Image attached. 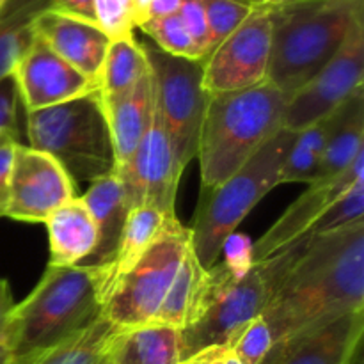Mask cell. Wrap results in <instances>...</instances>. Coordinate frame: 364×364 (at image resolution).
I'll return each instance as SVG.
<instances>
[{
    "mask_svg": "<svg viewBox=\"0 0 364 364\" xmlns=\"http://www.w3.org/2000/svg\"><path fill=\"white\" fill-rule=\"evenodd\" d=\"M358 309H364V220L313 238L262 318L277 341Z\"/></svg>",
    "mask_w": 364,
    "mask_h": 364,
    "instance_id": "obj_1",
    "label": "cell"
},
{
    "mask_svg": "<svg viewBox=\"0 0 364 364\" xmlns=\"http://www.w3.org/2000/svg\"><path fill=\"white\" fill-rule=\"evenodd\" d=\"M109 265L46 267L34 290L14 304L4 343L20 364L102 315Z\"/></svg>",
    "mask_w": 364,
    "mask_h": 364,
    "instance_id": "obj_2",
    "label": "cell"
},
{
    "mask_svg": "<svg viewBox=\"0 0 364 364\" xmlns=\"http://www.w3.org/2000/svg\"><path fill=\"white\" fill-rule=\"evenodd\" d=\"M313 238V235L297 238L288 247L252 263L244 276L231 274L219 259L206 269L198 311L194 320L181 329V361L205 348L230 347L249 322L262 316Z\"/></svg>",
    "mask_w": 364,
    "mask_h": 364,
    "instance_id": "obj_3",
    "label": "cell"
},
{
    "mask_svg": "<svg viewBox=\"0 0 364 364\" xmlns=\"http://www.w3.org/2000/svg\"><path fill=\"white\" fill-rule=\"evenodd\" d=\"M363 14L364 0H290L269 7L267 82L290 96L304 87L336 55Z\"/></svg>",
    "mask_w": 364,
    "mask_h": 364,
    "instance_id": "obj_4",
    "label": "cell"
},
{
    "mask_svg": "<svg viewBox=\"0 0 364 364\" xmlns=\"http://www.w3.org/2000/svg\"><path fill=\"white\" fill-rule=\"evenodd\" d=\"M288 100L290 95L269 82L208 95L196 155L201 188L219 187L283 128Z\"/></svg>",
    "mask_w": 364,
    "mask_h": 364,
    "instance_id": "obj_5",
    "label": "cell"
},
{
    "mask_svg": "<svg viewBox=\"0 0 364 364\" xmlns=\"http://www.w3.org/2000/svg\"><path fill=\"white\" fill-rule=\"evenodd\" d=\"M294 132L281 128L240 169L215 188H201L191 244L203 269L219 259L220 249L252 208L279 185L281 169L295 142Z\"/></svg>",
    "mask_w": 364,
    "mask_h": 364,
    "instance_id": "obj_6",
    "label": "cell"
},
{
    "mask_svg": "<svg viewBox=\"0 0 364 364\" xmlns=\"http://www.w3.org/2000/svg\"><path fill=\"white\" fill-rule=\"evenodd\" d=\"M27 137L28 146L53 156L73 183H92L116 171L100 89L60 105L27 112Z\"/></svg>",
    "mask_w": 364,
    "mask_h": 364,
    "instance_id": "obj_7",
    "label": "cell"
},
{
    "mask_svg": "<svg viewBox=\"0 0 364 364\" xmlns=\"http://www.w3.org/2000/svg\"><path fill=\"white\" fill-rule=\"evenodd\" d=\"M191 245V230L178 217L167 219L148 251L110 287L102 315L117 327L153 322Z\"/></svg>",
    "mask_w": 364,
    "mask_h": 364,
    "instance_id": "obj_8",
    "label": "cell"
},
{
    "mask_svg": "<svg viewBox=\"0 0 364 364\" xmlns=\"http://www.w3.org/2000/svg\"><path fill=\"white\" fill-rule=\"evenodd\" d=\"M142 46L151 66L156 103L169 134L174 162L183 173L198 155L208 100L203 87V63L169 55L151 43H142Z\"/></svg>",
    "mask_w": 364,
    "mask_h": 364,
    "instance_id": "obj_9",
    "label": "cell"
},
{
    "mask_svg": "<svg viewBox=\"0 0 364 364\" xmlns=\"http://www.w3.org/2000/svg\"><path fill=\"white\" fill-rule=\"evenodd\" d=\"M364 77V14L352 25L336 55L304 87L290 96L283 114V128L306 130L338 109L363 85Z\"/></svg>",
    "mask_w": 364,
    "mask_h": 364,
    "instance_id": "obj_10",
    "label": "cell"
},
{
    "mask_svg": "<svg viewBox=\"0 0 364 364\" xmlns=\"http://www.w3.org/2000/svg\"><path fill=\"white\" fill-rule=\"evenodd\" d=\"M269 66V9L255 7L252 13L205 59L203 87L206 95L256 87L267 82Z\"/></svg>",
    "mask_w": 364,
    "mask_h": 364,
    "instance_id": "obj_11",
    "label": "cell"
},
{
    "mask_svg": "<svg viewBox=\"0 0 364 364\" xmlns=\"http://www.w3.org/2000/svg\"><path fill=\"white\" fill-rule=\"evenodd\" d=\"M116 174L123 181L130 208L139 205H151L167 217L176 215L174 203L183 173H180L174 162L169 134L156 103L155 82H153L151 116H149L148 128L132 159L128 160L127 166L116 171Z\"/></svg>",
    "mask_w": 364,
    "mask_h": 364,
    "instance_id": "obj_12",
    "label": "cell"
},
{
    "mask_svg": "<svg viewBox=\"0 0 364 364\" xmlns=\"http://www.w3.org/2000/svg\"><path fill=\"white\" fill-rule=\"evenodd\" d=\"M78 198L70 174L48 153L16 148L6 217L21 223H45L59 206Z\"/></svg>",
    "mask_w": 364,
    "mask_h": 364,
    "instance_id": "obj_13",
    "label": "cell"
},
{
    "mask_svg": "<svg viewBox=\"0 0 364 364\" xmlns=\"http://www.w3.org/2000/svg\"><path fill=\"white\" fill-rule=\"evenodd\" d=\"M11 77L25 112L60 105L100 89L57 55L39 36L18 60Z\"/></svg>",
    "mask_w": 364,
    "mask_h": 364,
    "instance_id": "obj_14",
    "label": "cell"
},
{
    "mask_svg": "<svg viewBox=\"0 0 364 364\" xmlns=\"http://www.w3.org/2000/svg\"><path fill=\"white\" fill-rule=\"evenodd\" d=\"M363 333L364 309L345 313L279 338L259 364H350Z\"/></svg>",
    "mask_w": 364,
    "mask_h": 364,
    "instance_id": "obj_15",
    "label": "cell"
},
{
    "mask_svg": "<svg viewBox=\"0 0 364 364\" xmlns=\"http://www.w3.org/2000/svg\"><path fill=\"white\" fill-rule=\"evenodd\" d=\"M359 181H364V153L341 173L309 183L308 191L291 203L274 226L255 242V262L269 258L274 252L294 244L297 238L308 235L313 224L329 210V206Z\"/></svg>",
    "mask_w": 364,
    "mask_h": 364,
    "instance_id": "obj_16",
    "label": "cell"
},
{
    "mask_svg": "<svg viewBox=\"0 0 364 364\" xmlns=\"http://www.w3.org/2000/svg\"><path fill=\"white\" fill-rule=\"evenodd\" d=\"M34 28L57 55L100 87L110 39L98 25L46 9L36 18Z\"/></svg>",
    "mask_w": 364,
    "mask_h": 364,
    "instance_id": "obj_17",
    "label": "cell"
},
{
    "mask_svg": "<svg viewBox=\"0 0 364 364\" xmlns=\"http://www.w3.org/2000/svg\"><path fill=\"white\" fill-rule=\"evenodd\" d=\"M82 201L87 206L96 228H98V244L92 255L82 265L103 267L110 265L116 255L117 242L123 233L130 203L127 199L123 181L116 173L98 178L87 188Z\"/></svg>",
    "mask_w": 364,
    "mask_h": 364,
    "instance_id": "obj_18",
    "label": "cell"
},
{
    "mask_svg": "<svg viewBox=\"0 0 364 364\" xmlns=\"http://www.w3.org/2000/svg\"><path fill=\"white\" fill-rule=\"evenodd\" d=\"M48 233L50 267L82 265L98 244V228L82 198H73L43 223Z\"/></svg>",
    "mask_w": 364,
    "mask_h": 364,
    "instance_id": "obj_19",
    "label": "cell"
},
{
    "mask_svg": "<svg viewBox=\"0 0 364 364\" xmlns=\"http://www.w3.org/2000/svg\"><path fill=\"white\" fill-rule=\"evenodd\" d=\"M153 73L142 78L130 92L110 102H102L112 139L116 171L127 166L137 149L151 116ZM114 171V173H116Z\"/></svg>",
    "mask_w": 364,
    "mask_h": 364,
    "instance_id": "obj_20",
    "label": "cell"
},
{
    "mask_svg": "<svg viewBox=\"0 0 364 364\" xmlns=\"http://www.w3.org/2000/svg\"><path fill=\"white\" fill-rule=\"evenodd\" d=\"M181 354V329L149 322L117 329L110 347V364H178Z\"/></svg>",
    "mask_w": 364,
    "mask_h": 364,
    "instance_id": "obj_21",
    "label": "cell"
},
{
    "mask_svg": "<svg viewBox=\"0 0 364 364\" xmlns=\"http://www.w3.org/2000/svg\"><path fill=\"white\" fill-rule=\"evenodd\" d=\"M361 153H364V85L355 89L331 114L329 139L322 160V178L345 171Z\"/></svg>",
    "mask_w": 364,
    "mask_h": 364,
    "instance_id": "obj_22",
    "label": "cell"
},
{
    "mask_svg": "<svg viewBox=\"0 0 364 364\" xmlns=\"http://www.w3.org/2000/svg\"><path fill=\"white\" fill-rule=\"evenodd\" d=\"M117 329L116 323L100 315L89 326L20 364H110V347Z\"/></svg>",
    "mask_w": 364,
    "mask_h": 364,
    "instance_id": "obj_23",
    "label": "cell"
},
{
    "mask_svg": "<svg viewBox=\"0 0 364 364\" xmlns=\"http://www.w3.org/2000/svg\"><path fill=\"white\" fill-rule=\"evenodd\" d=\"M52 7V0H7L0 9V80L13 75L36 38V18Z\"/></svg>",
    "mask_w": 364,
    "mask_h": 364,
    "instance_id": "obj_24",
    "label": "cell"
},
{
    "mask_svg": "<svg viewBox=\"0 0 364 364\" xmlns=\"http://www.w3.org/2000/svg\"><path fill=\"white\" fill-rule=\"evenodd\" d=\"M149 66L144 46L135 36L121 39H110L100 77V98L110 102L130 92L139 82L148 77Z\"/></svg>",
    "mask_w": 364,
    "mask_h": 364,
    "instance_id": "obj_25",
    "label": "cell"
},
{
    "mask_svg": "<svg viewBox=\"0 0 364 364\" xmlns=\"http://www.w3.org/2000/svg\"><path fill=\"white\" fill-rule=\"evenodd\" d=\"M176 217V215H174ZM171 219L166 213L151 205H139L130 208L124 223L123 233L117 242L116 255L109 265V279H107L105 297L110 287L123 276L127 270L137 263V259L149 249L162 231L166 220Z\"/></svg>",
    "mask_w": 364,
    "mask_h": 364,
    "instance_id": "obj_26",
    "label": "cell"
},
{
    "mask_svg": "<svg viewBox=\"0 0 364 364\" xmlns=\"http://www.w3.org/2000/svg\"><path fill=\"white\" fill-rule=\"evenodd\" d=\"M205 277L206 269H203L201 263L198 262L191 245L169 291H167L166 301L153 322L185 329L194 320L196 311H198L199 299H201L203 287H205Z\"/></svg>",
    "mask_w": 364,
    "mask_h": 364,
    "instance_id": "obj_27",
    "label": "cell"
},
{
    "mask_svg": "<svg viewBox=\"0 0 364 364\" xmlns=\"http://www.w3.org/2000/svg\"><path fill=\"white\" fill-rule=\"evenodd\" d=\"M333 114V112H331ZM331 114L313 127L299 132L283 164L281 183H313L322 178V160L331 130Z\"/></svg>",
    "mask_w": 364,
    "mask_h": 364,
    "instance_id": "obj_28",
    "label": "cell"
},
{
    "mask_svg": "<svg viewBox=\"0 0 364 364\" xmlns=\"http://www.w3.org/2000/svg\"><path fill=\"white\" fill-rule=\"evenodd\" d=\"M139 28L148 38H151L153 45L162 50V52L174 57H181V59L201 60L191 34L187 32L183 21H181V18L178 14H171V16L162 18H149Z\"/></svg>",
    "mask_w": 364,
    "mask_h": 364,
    "instance_id": "obj_29",
    "label": "cell"
},
{
    "mask_svg": "<svg viewBox=\"0 0 364 364\" xmlns=\"http://www.w3.org/2000/svg\"><path fill=\"white\" fill-rule=\"evenodd\" d=\"M361 220H364V181L355 183L336 203H333L329 210L313 224L308 235L320 237V235L343 230Z\"/></svg>",
    "mask_w": 364,
    "mask_h": 364,
    "instance_id": "obj_30",
    "label": "cell"
},
{
    "mask_svg": "<svg viewBox=\"0 0 364 364\" xmlns=\"http://www.w3.org/2000/svg\"><path fill=\"white\" fill-rule=\"evenodd\" d=\"M201 2L205 7L206 20H208L212 52L255 9L245 0H201Z\"/></svg>",
    "mask_w": 364,
    "mask_h": 364,
    "instance_id": "obj_31",
    "label": "cell"
},
{
    "mask_svg": "<svg viewBox=\"0 0 364 364\" xmlns=\"http://www.w3.org/2000/svg\"><path fill=\"white\" fill-rule=\"evenodd\" d=\"M95 14L96 25L109 39L130 38L137 28L132 0H95Z\"/></svg>",
    "mask_w": 364,
    "mask_h": 364,
    "instance_id": "obj_32",
    "label": "cell"
},
{
    "mask_svg": "<svg viewBox=\"0 0 364 364\" xmlns=\"http://www.w3.org/2000/svg\"><path fill=\"white\" fill-rule=\"evenodd\" d=\"M272 343L269 326L262 316H258L238 333V336L231 341L230 348L242 364H259L269 354Z\"/></svg>",
    "mask_w": 364,
    "mask_h": 364,
    "instance_id": "obj_33",
    "label": "cell"
},
{
    "mask_svg": "<svg viewBox=\"0 0 364 364\" xmlns=\"http://www.w3.org/2000/svg\"><path fill=\"white\" fill-rule=\"evenodd\" d=\"M178 16L183 21L185 28L191 34L196 48H198L199 57L205 63L206 57L212 53V38H210L208 20H206L205 7L201 0H181Z\"/></svg>",
    "mask_w": 364,
    "mask_h": 364,
    "instance_id": "obj_34",
    "label": "cell"
},
{
    "mask_svg": "<svg viewBox=\"0 0 364 364\" xmlns=\"http://www.w3.org/2000/svg\"><path fill=\"white\" fill-rule=\"evenodd\" d=\"M219 259L231 274L235 276H244L255 263V242L244 233L233 231L220 249Z\"/></svg>",
    "mask_w": 364,
    "mask_h": 364,
    "instance_id": "obj_35",
    "label": "cell"
},
{
    "mask_svg": "<svg viewBox=\"0 0 364 364\" xmlns=\"http://www.w3.org/2000/svg\"><path fill=\"white\" fill-rule=\"evenodd\" d=\"M18 144H20V134L9 130L0 132V217H6L11 174H13Z\"/></svg>",
    "mask_w": 364,
    "mask_h": 364,
    "instance_id": "obj_36",
    "label": "cell"
},
{
    "mask_svg": "<svg viewBox=\"0 0 364 364\" xmlns=\"http://www.w3.org/2000/svg\"><path fill=\"white\" fill-rule=\"evenodd\" d=\"M18 98L16 84L13 77H7L0 80V132L9 130L18 132Z\"/></svg>",
    "mask_w": 364,
    "mask_h": 364,
    "instance_id": "obj_37",
    "label": "cell"
},
{
    "mask_svg": "<svg viewBox=\"0 0 364 364\" xmlns=\"http://www.w3.org/2000/svg\"><path fill=\"white\" fill-rule=\"evenodd\" d=\"M50 9L96 25L95 0H52Z\"/></svg>",
    "mask_w": 364,
    "mask_h": 364,
    "instance_id": "obj_38",
    "label": "cell"
},
{
    "mask_svg": "<svg viewBox=\"0 0 364 364\" xmlns=\"http://www.w3.org/2000/svg\"><path fill=\"white\" fill-rule=\"evenodd\" d=\"M14 308L13 294H11V288L7 279L0 277V341L4 340V334H6L7 322H9L11 311Z\"/></svg>",
    "mask_w": 364,
    "mask_h": 364,
    "instance_id": "obj_39",
    "label": "cell"
},
{
    "mask_svg": "<svg viewBox=\"0 0 364 364\" xmlns=\"http://www.w3.org/2000/svg\"><path fill=\"white\" fill-rule=\"evenodd\" d=\"M180 6L181 0H153L151 7H149V18H162L171 16V14H178Z\"/></svg>",
    "mask_w": 364,
    "mask_h": 364,
    "instance_id": "obj_40",
    "label": "cell"
},
{
    "mask_svg": "<svg viewBox=\"0 0 364 364\" xmlns=\"http://www.w3.org/2000/svg\"><path fill=\"white\" fill-rule=\"evenodd\" d=\"M212 364H242L240 359L233 354L230 347H215L213 348V363Z\"/></svg>",
    "mask_w": 364,
    "mask_h": 364,
    "instance_id": "obj_41",
    "label": "cell"
},
{
    "mask_svg": "<svg viewBox=\"0 0 364 364\" xmlns=\"http://www.w3.org/2000/svg\"><path fill=\"white\" fill-rule=\"evenodd\" d=\"M135 9V18H137V28L144 23L149 18V7H151L153 0H132Z\"/></svg>",
    "mask_w": 364,
    "mask_h": 364,
    "instance_id": "obj_42",
    "label": "cell"
},
{
    "mask_svg": "<svg viewBox=\"0 0 364 364\" xmlns=\"http://www.w3.org/2000/svg\"><path fill=\"white\" fill-rule=\"evenodd\" d=\"M213 348L215 347L205 348V350L198 352V354L191 355V358L183 359V361H180L178 364H212L213 363Z\"/></svg>",
    "mask_w": 364,
    "mask_h": 364,
    "instance_id": "obj_43",
    "label": "cell"
},
{
    "mask_svg": "<svg viewBox=\"0 0 364 364\" xmlns=\"http://www.w3.org/2000/svg\"><path fill=\"white\" fill-rule=\"evenodd\" d=\"M245 2L251 4L252 7H276V6H281V4H287L290 2V0H245Z\"/></svg>",
    "mask_w": 364,
    "mask_h": 364,
    "instance_id": "obj_44",
    "label": "cell"
},
{
    "mask_svg": "<svg viewBox=\"0 0 364 364\" xmlns=\"http://www.w3.org/2000/svg\"><path fill=\"white\" fill-rule=\"evenodd\" d=\"M11 363H13V359H11L9 348L6 347L4 341H0V364H11Z\"/></svg>",
    "mask_w": 364,
    "mask_h": 364,
    "instance_id": "obj_45",
    "label": "cell"
},
{
    "mask_svg": "<svg viewBox=\"0 0 364 364\" xmlns=\"http://www.w3.org/2000/svg\"><path fill=\"white\" fill-rule=\"evenodd\" d=\"M6 4H7V0H0V9H2V7L6 6Z\"/></svg>",
    "mask_w": 364,
    "mask_h": 364,
    "instance_id": "obj_46",
    "label": "cell"
}]
</instances>
